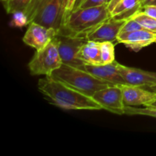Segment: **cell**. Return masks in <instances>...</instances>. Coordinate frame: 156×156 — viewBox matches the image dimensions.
Segmentation results:
<instances>
[{
	"mask_svg": "<svg viewBox=\"0 0 156 156\" xmlns=\"http://www.w3.org/2000/svg\"><path fill=\"white\" fill-rule=\"evenodd\" d=\"M38 89L49 102L66 110H101L102 107L93 98L63 82L45 76L38 81Z\"/></svg>",
	"mask_w": 156,
	"mask_h": 156,
	"instance_id": "cell-1",
	"label": "cell"
},
{
	"mask_svg": "<svg viewBox=\"0 0 156 156\" xmlns=\"http://www.w3.org/2000/svg\"><path fill=\"white\" fill-rule=\"evenodd\" d=\"M110 18L108 5L76 9L69 14L59 33L87 39L90 34Z\"/></svg>",
	"mask_w": 156,
	"mask_h": 156,
	"instance_id": "cell-2",
	"label": "cell"
},
{
	"mask_svg": "<svg viewBox=\"0 0 156 156\" xmlns=\"http://www.w3.org/2000/svg\"><path fill=\"white\" fill-rule=\"evenodd\" d=\"M50 76L90 97L99 90L114 85L95 77L85 69L66 64H62Z\"/></svg>",
	"mask_w": 156,
	"mask_h": 156,
	"instance_id": "cell-3",
	"label": "cell"
},
{
	"mask_svg": "<svg viewBox=\"0 0 156 156\" xmlns=\"http://www.w3.org/2000/svg\"><path fill=\"white\" fill-rule=\"evenodd\" d=\"M25 13L29 24L36 22L58 31L62 27L60 0H34Z\"/></svg>",
	"mask_w": 156,
	"mask_h": 156,
	"instance_id": "cell-4",
	"label": "cell"
},
{
	"mask_svg": "<svg viewBox=\"0 0 156 156\" xmlns=\"http://www.w3.org/2000/svg\"><path fill=\"white\" fill-rule=\"evenodd\" d=\"M62 64L57 41L55 37L47 47L41 50H36V53L28 63V68L32 76H50Z\"/></svg>",
	"mask_w": 156,
	"mask_h": 156,
	"instance_id": "cell-5",
	"label": "cell"
},
{
	"mask_svg": "<svg viewBox=\"0 0 156 156\" xmlns=\"http://www.w3.org/2000/svg\"><path fill=\"white\" fill-rule=\"evenodd\" d=\"M58 50L62 59V64L82 69L85 62L77 58V53L82 46L88 40L86 38L74 37L58 33L56 36Z\"/></svg>",
	"mask_w": 156,
	"mask_h": 156,
	"instance_id": "cell-6",
	"label": "cell"
},
{
	"mask_svg": "<svg viewBox=\"0 0 156 156\" xmlns=\"http://www.w3.org/2000/svg\"><path fill=\"white\" fill-rule=\"evenodd\" d=\"M92 98L102 107V109L118 115L124 114L126 106L123 103V92L118 85H111L99 90Z\"/></svg>",
	"mask_w": 156,
	"mask_h": 156,
	"instance_id": "cell-7",
	"label": "cell"
},
{
	"mask_svg": "<svg viewBox=\"0 0 156 156\" xmlns=\"http://www.w3.org/2000/svg\"><path fill=\"white\" fill-rule=\"evenodd\" d=\"M58 33L59 31L56 29L31 22L28 24V28L23 37V42L36 50H41L47 47Z\"/></svg>",
	"mask_w": 156,
	"mask_h": 156,
	"instance_id": "cell-8",
	"label": "cell"
},
{
	"mask_svg": "<svg viewBox=\"0 0 156 156\" xmlns=\"http://www.w3.org/2000/svg\"><path fill=\"white\" fill-rule=\"evenodd\" d=\"M119 71L127 85L143 87L156 92V73L125 66L120 63Z\"/></svg>",
	"mask_w": 156,
	"mask_h": 156,
	"instance_id": "cell-9",
	"label": "cell"
},
{
	"mask_svg": "<svg viewBox=\"0 0 156 156\" xmlns=\"http://www.w3.org/2000/svg\"><path fill=\"white\" fill-rule=\"evenodd\" d=\"M118 86L123 92L125 106H145L156 101V92L152 90L127 84L118 85Z\"/></svg>",
	"mask_w": 156,
	"mask_h": 156,
	"instance_id": "cell-10",
	"label": "cell"
},
{
	"mask_svg": "<svg viewBox=\"0 0 156 156\" xmlns=\"http://www.w3.org/2000/svg\"><path fill=\"white\" fill-rule=\"evenodd\" d=\"M117 41L119 44H124L133 51L138 52L144 47L156 43V34L143 28L129 33H120L117 37Z\"/></svg>",
	"mask_w": 156,
	"mask_h": 156,
	"instance_id": "cell-11",
	"label": "cell"
},
{
	"mask_svg": "<svg viewBox=\"0 0 156 156\" xmlns=\"http://www.w3.org/2000/svg\"><path fill=\"white\" fill-rule=\"evenodd\" d=\"M83 69L111 85H118L126 84L119 71V62L116 60L112 63L105 65H91L85 63Z\"/></svg>",
	"mask_w": 156,
	"mask_h": 156,
	"instance_id": "cell-12",
	"label": "cell"
},
{
	"mask_svg": "<svg viewBox=\"0 0 156 156\" xmlns=\"http://www.w3.org/2000/svg\"><path fill=\"white\" fill-rule=\"evenodd\" d=\"M125 22L124 20H115L111 18L90 34L87 40L98 43L114 42L117 41Z\"/></svg>",
	"mask_w": 156,
	"mask_h": 156,
	"instance_id": "cell-13",
	"label": "cell"
},
{
	"mask_svg": "<svg viewBox=\"0 0 156 156\" xmlns=\"http://www.w3.org/2000/svg\"><path fill=\"white\" fill-rule=\"evenodd\" d=\"M141 7L140 0H120L110 12L111 18L126 21L139 13Z\"/></svg>",
	"mask_w": 156,
	"mask_h": 156,
	"instance_id": "cell-14",
	"label": "cell"
},
{
	"mask_svg": "<svg viewBox=\"0 0 156 156\" xmlns=\"http://www.w3.org/2000/svg\"><path fill=\"white\" fill-rule=\"evenodd\" d=\"M77 58L87 64H101L100 43L93 41H87L78 52Z\"/></svg>",
	"mask_w": 156,
	"mask_h": 156,
	"instance_id": "cell-15",
	"label": "cell"
},
{
	"mask_svg": "<svg viewBox=\"0 0 156 156\" xmlns=\"http://www.w3.org/2000/svg\"><path fill=\"white\" fill-rule=\"evenodd\" d=\"M34 0H8L4 2V7L8 14H13L16 12H26Z\"/></svg>",
	"mask_w": 156,
	"mask_h": 156,
	"instance_id": "cell-16",
	"label": "cell"
},
{
	"mask_svg": "<svg viewBox=\"0 0 156 156\" xmlns=\"http://www.w3.org/2000/svg\"><path fill=\"white\" fill-rule=\"evenodd\" d=\"M100 48L101 64L112 63L115 61V50L113 42L100 43Z\"/></svg>",
	"mask_w": 156,
	"mask_h": 156,
	"instance_id": "cell-17",
	"label": "cell"
},
{
	"mask_svg": "<svg viewBox=\"0 0 156 156\" xmlns=\"http://www.w3.org/2000/svg\"><path fill=\"white\" fill-rule=\"evenodd\" d=\"M124 114L127 115H144L156 118V107L144 106V108H137L134 106H126Z\"/></svg>",
	"mask_w": 156,
	"mask_h": 156,
	"instance_id": "cell-18",
	"label": "cell"
},
{
	"mask_svg": "<svg viewBox=\"0 0 156 156\" xmlns=\"http://www.w3.org/2000/svg\"><path fill=\"white\" fill-rule=\"evenodd\" d=\"M133 18L138 21L144 29L156 34V19L150 16L145 15L142 12H139L134 15Z\"/></svg>",
	"mask_w": 156,
	"mask_h": 156,
	"instance_id": "cell-19",
	"label": "cell"
},
{
	"mask_svg": "<svg viewBox=\"0 0 156 156\" xmlns=\"http://www.w3.org/2000/svg\"><path fill=\"white\" fill-rule=\"evenodd\" d=\"M12 18L11 20V26L15 27H22L29 24L28 18L24 12H16L12 14Z\"/></svg>",
	"mask_w": 156,
	"mask_h": 156,
	"instance_id": "cell-20",
	"label": "cell"
},
{
	"mask_svg": "<svg viewBox=\"0 0 156 156\" xmlns=\"http://www.w3.org/2000/svg\"><path fill=\"white\" fill-rule=\"evenodd\" d=\"M76 0H60L61 16H62V24H63L64 21H66V19L69 14L73 11L75 4H76Z\"/></svg>",
	"mask_w": 156,
	"mask_h": 156,
	"instance_id": "cell-21",
	"label": "cell"
},
{
	"mask_svg": "<svg viewBox=\"0 0 156 156\" xmlns=\"http://www.w3.org/2000/svg\"><path fill=\"white\" fill-rule=\"evenodd\" d=\"M143 27H142L141 24L136 21L134 18H130V19L126 20V22L122 27L120 33H129V32L136 31V30H141Z\"/></svg>",
	"mask_w": 156,
	"mask_h": 156,
	"instance_id": "cell-22",
	"label": "cell"
},
{
	"mask_svg": "<svg viewBox=\"0 0 156 156\" xmlns=\"http://www.w3.org/2000/svg\"><path fill=\"white\" fill-rule=\"evenodd\" d=\"M105 5H108V0H84L78 9L97 7V6H101Z\"/></svg>",
	"mask_w": 156,
	"mask_h": 156,
	"instance_id": "cell-23",
	"label": "cell"
},
{
	"mask_svg": "<svg viewBox=\"0 0 156 156\" xmlns=\"http://www.w3.org/2000/svg\"><path fill=\"white\" fill-rule=\"evenodd\" d=\"M140 12L150 16L156 19V5H145L142 6Z\"/></svg>",
	"mask_w": 156,
	"mask_h": 156,
	"instance_id": "cell-24",
	"label": "cell"
},
{
	"mask_svg": "<svg viewBox=\"0 0 156 156\" xmlns=\"http://www.w3.org/2000/svg\"><path fill=\"white\" fill-rule=\"evenodd\" d=\"M142 6L156 5V0H140Z\"/></svg>",
	"mask_w": 156,
	"mask_h": 156,
	"instance_id": "cell-25",
	"label": "cell"
},
{
	"mask_svg": "<svg viewBox=\"0 0 156 156\" xmlns=\"http://www.w3.org/2000/svg\"><path fill=\"white\" fill-rule=\"evenodd\" d=\"M120 1V0H111V2L109 3V4L108 5V10L110 11V12H111V11L114 8V6L117 5V3L118 2Z\"/></svg>",
	"mask_w": 156,
	"mask_h": 156,
	"instance_id": "cell-26",
	"label": "cell"
},
{
	"mask_svg": "<svg viewBox=\"0 0 156 156\" xmlns=\"http://www.w3.org/2000/svg\"><path fill=\"white\" fill-rule=\"evenodd\" d=\"M83 1H84V0H76V4H75V6H74V9H73V10H76V9H77L79 7V5L82 4V2Z\"/></svg>",
	"mask_w": 156,
	"mask_h": 156,
	"instance_id": "cell-27",
	"label": "cell"
},
{
	"mask_svg": "<svg viewBox=\"0 0 156 156\" xmlns=\"http://www.w3.org/2000/svg\"><path fill=\"white\" fill-rule=\"evenodd\" d=\"M145 106H153V107H156V101L153 102H151V103L148 104V105H145Z\"/></svg>",
	"mask_w": 156,
	"mask_h": 156,
	"instance_id": "cell-28",
	"label": "cell"
},
{
	"mask_svg": "<svg viewBox=\"0 0 156 156\" xmlns=\"http://www.w3.org/2000/svg\"><path fill=\"white\" fill-rule=\"evenodd\" d=\"M111 0H108V5L109 4L110 2H111Z\"/></svg>",
	"mask_w": 156,
	"mask_h": 156,
	"instance_id": "cell-29",
	"label": "cell"
},
{
	"mask_svg": "<svg viewBox=\"0 0 156 156\" xmlns=\"http://www.w3.org/2000/svg\"><path fill=\"white\" fill-rule=\"evenodd\" d=\"M3 2H6V1H8V0H2Z\"/></svg>",
	"mask_w": 156,
	"mask_h": 156,
	"instance_id": "cell-30",
	"label": "cell"
}]
</instances>
